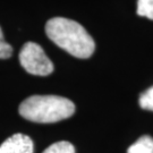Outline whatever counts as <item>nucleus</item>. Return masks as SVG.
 Returning <instances> with one entry per match:
<instances>
[{
    "instance_id": "nucleus-2",
    "label": "nucleus",
    "mask_w": 153,
    "mask_h": 153,
    "mask_svg": "<svg viewBox=\"0 0 153 153\" xmlns=\"http://www.w3.org/2000/svg\"><path fill=\"white\" fill-rule=\"evenodd\" d=\"M18 111L23 118L30 121L52 124L73 116L75 104L58 95H32L21 103Z\"/></svg>"
},
{
    "instance_id": "nucleus-1",
    "label": "nucleus",
    "mask_w": 153,
    "mask_h": 153,
    "mask_svg": "<svg viewBox=\"0 0 153 153\" xmlns=\"http://www.w3.org/2000/svg\"><path fill=\"white\" fill-rule=\"evenodd\" d=\"M48 38L71 56L86 59L95 50L92 36L79 23L65 17H55L45 25Z\"/></svg>"
},
{
    "instance_id": "nucleus-7",
    "label": "nucleus",
    "mask_w": 153,
    "mask_h": 153,
    "mask_svg": "<svg viewBox=\"0 0 153 153\" xmlns=\"http://www.w3.org/2000/svg\"><path fill=\"white\" fill-rule=\"evenodd\" d=\"M137 15L153 21V0H137Z\"/></svg>"
},
{
    "instance_id": "nucleus-3",
    "label": "nucleus",
    "mask_w": 153,
    "mask_h": 153,
    "mask_svg": "<svg viewBox=\"0 0 153 153\" xmlns=\"http://www.w3.org/2000/svg\"><path fill=\"white\" fill-rule=\"evenodd\" d=\"M19 62L25 71L38 76H48L53 71V64L45 56L41 45L26 42L19 52Z\"/></svg>"
},
{
    "instance_id": "nucleus-8",
    "label": "nucleus",
    "mask_w": 153,
    "mask_h": 153,
    "mask_svg": "<svg viewBox=\"0 0 153 153\" xmlns=\"http://www.w3.org/2000/svg\"><path fill=\"white\" fill-rule=\"evenodd\" d=\"M138 103H140L142 109L153 111V86L148 88L146 91H144L140 95Z\"/></svg>"
},
{
    "instance_id": "nucleus-5",
    "label": "nucleus",
    "mask_w": 153,
    "mask_h": 153,
    "mask_svg": "<svg viewBox=\"0 0 153 153\" xmlns=\"http://www.w3.org/2000/svg\"><path fill=\"white\" fill-rule=\"evenodd\" d=\"M127 153H153V138L149 135L140 137L128 148Z\"/></svg>"
},
{
    "instance_id": "nucleus-6",
    "label": "nucleus",
    "mask_w": 153,
    "mask_h": 153,
    "mask_svg": "<svg viewBox=\"0 0 153 153\" xmlns=\"http://www.w3.org/2000/svg\"><path fill=\"white\" fill-rule=\"evenodd\" d=\"M42 153H75V148L71 143L67 141H60L51 144Z\"/></svg>"
},
{
    "instance_id": "nucleus-4",
    "label": "nucleus",
    "mask_w": 153,
    "mask_h": 153,
    "mask_svg": "<svg viewBox=\"0 0 153 153\" xmlns=\"http://www.w3.org/2000/svg\"><path fill=\"white\" fill-rule=\"evenodd\" d=\"M34 145L31 137L17 133L8 137L0 145V153H33Z\"/></svg>"
},
{
    "instance_id": "nucleus-9",
    "label": "nucleus",
    "mask_w": 153,
    "mask_h": 153,
    "mask_svg": "<svg viewBox=\"0 0 153 153\" xmlns=\"http://www.w3.org/2000/svg\"><path fill=\"white\" fill-rule=\"evenodd\" d=\"M13 55V48L9 43H7L4 38V33L0 27V59H7Z\"/></svg>"
}]
</instances>
